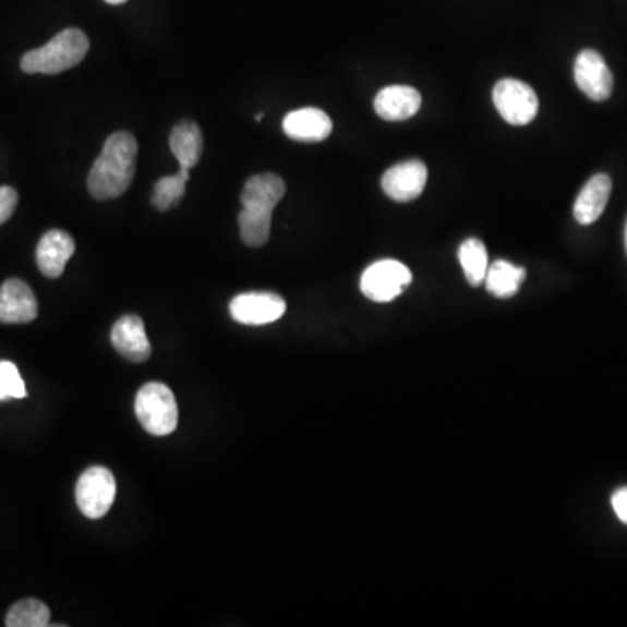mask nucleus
Returning <instances> with one entry per match:
<instances>
[{
	"mask_svg": "<svg viewBox=\"0 0 627 627\" xmlns=\"http://www.w3.org/2000/svg\"><path fill=\"white\" fill-rule=\"evenodd\" d=\"M262 119H264V113H262V112L256 113V116H255V121H256V122H260V121H262Z\"/></svg>",
	"mask_w": 627,
	"mask_h": 627,
	"instance_id": "a878e982",
	"label": "nucleus"
},
{
	"mask_svg": "<svg viewBox=\"0 0 627 627\" xmlns=\"http://www.w3.org/2000/svg\"><path fill=\"white\" fill-rule=\"evenodd\" d=\"M285 192V180L274 173L255 174L248 180L241 194L243 212L239 213V229L244 244L251 248L267 244L273 212Z\"/></svg>",
	"mask_w": 627,
	"mask_h": 627,
	"instance_id": "f03ea898",
	"label": "nucleus"
},
{
	"mask_svg": "<svg viewBox=\"0 0 627 627\" xmlns=\"http://www.w3.org/2000/svg\"><path fill=\"white\" fill-rule=\"evenodd\" d=\"M39 314V303L31 286L22 279H8L0 286V323L25 325Z\"/></svg>",
	"mask_w": 627,
	"mask_h": 627,
	"instance_id": "9b49d317",
	"label": "nucleus"
},
{
	"mask_svg": "<svg viewBox=\"0 0 627 627\" xmlns=\"http://www.w3.org/2000/svg\"><path fill=\"white\" fill-rule=\"evenodd\" d=\"M574 77L580 92L593 101H605L614 89V75L600 52L584 49L574 67Z\"/></svg>",
	"mask_w": 627,
	"mask_h": 627,
	"instance_id": "1a4fd4ad",
	"label": "nucleus"
},
{
	"mask_svg": "<svg viewBox=\"0 0 627 627\" xmlns=\"http://www.w3.org/2000/svg\"><path fill=\"white\" fill-rule=\"evenodd\" d=\"M138 143L125 131L110 134L87 177L89 194L98 201L118 200L130 189L136 173Z\"/></svg>",
	"mask_w": 627,
	"mask_h": 627,
	"instance_id": "f257e3e1",
	"label": "nucleus"
},
{
	"mask_svg": "<svg viewBox=\"0 0 627 627\" xmlns=\"http://www.w3.org/2000/svg\"><path fill=\"white\" fill-rule=\"evenodd\" d=\"M612 507H614L615 515L627 524V486L626 489H620L612 495Z\"/></svg>",
	"mask_w": 627,
	"mask_h": 627,
	"instance_id": "b1692460",
	"label": "nucleus"
},
{
	"mask_svg": "<svg viewBox=\"0 0 627 627\" xmlns=\"http://www.w3.org/2000/svg\"><path fill=\"white\" fill-rule=\"evenodd\" d=\"M494 104L502 119L513 125L530 124L539 112L535 92L518 79H502L495 84Z\"/></svg>",
	"mask_w": 627,
	"mask_h": 627,
	"instance_id": "0eeeda50",
	"label": "nucleus"
},
{
	"mask_svg": "<svg viewBox=\"0 0 627 627\" xmlns=\"http://www.w3.org/2000/svg\"><path fill=\"white\" fill-rule=\"evenodd\" d=\"M524 277H527V270L523 267H516L506 260H497L490 265L489 273H486V290L497 299H510L518 293Z\"/></svg>",
	"mask_w": 627,
	"mask_h": 627,
	"instance_id": "a211bd4d",
	"label": "nucleus"
},
{
	"mask_svg": "<svg viewBox=\"0 0 627 627\" xmlns=\"http://www.w3.org/2000/svg\"><path fill=\"white\" fill-rule=\"evenodd\" d=\"M189 178H191V169L180 166V171L173 177H165L157 180L156 185H154V194H152L154 208L159 209V212L173 209L185 195Z\"/></svg>",
	"mask_w": 627,
	"mask_h": 627,
	"instance_id": "aec40b11",
	"label": "nucleus"
},
{
	"mask_svg": "<svg viewBox=\"0 0 627 627\" xmlns=\"http://www.w3.org/2000/svg\"><path fill=\"white\" fill-rule=\"evenodd\" d=\"M116 478L107 468H89L79 478L75 501L86 518L100 519L109 513L116 498Z\"/></svg>",
	"mask_w": 627,
	"mask_h": 627,
	"instance_id": "423d86ee",
	"label": "nucleus"
},
{
	"mask_svg": "<svg viewBox=\"0 0 627 627\" xmlns=\"http://www.w3.org/2000/svg\"><path fill=\"white\" fill-rule=\"evenodd\" d=\"M286 302L282 297L267 291L238 294L230 302V316L241 325L264 326L285 316Z\"/></svg>",
	"mask_w": 627,
	"mask_h": 627,
	"instance_id": "6e6552de",
	"label": "nucleus"
},
{
	"mask_svg": "<svg viewBox=\"0 0 627 627\" xmlns=\"http://www.w3.org/2000/svg\"><path fill=\"white\" fill-rule=\"evenodd\" d=\"M89 51V39L79 28H67L43 48L26 52L22 70L26 74L55 75L79 65Z\"/></svg>",
	"mask_w": 627,
	"mask_h": 627,
	"instance_id": "7ed1b4c3",
	"label": "nucleus"
},
{
	"mask_svg": "<svg viewBox=\"0 0 627 627\" xmlns=\"http://www.w3.org/2000/svg\"><path fill=\"white\" fill-rule=\"evenodd\" d=\"M459 262L469 285L481 286L489 273V251L480 239L471 238L463 241L459 248Z\"/></svg>",
	"mask_w": 627,
	"mask_h": 627,
	"instance_id": "6ab92c4d",
	"label": "nucleus"
},
{
	"mask_svg": "<svg viewBox=\"0 0 627 627\" xmlns=\"http://www.w3.org/2000/svg\"><path fill=\"white\" fill-rule=\"evenodd\" d=\"M612 178L608 174H594L577 195L574 204V217L580 226H591L602 217L611 200Z\"/></svg>",
	"mask_w": 627,
	"mask_h": 627,
	"instance_id": "dca6fc26",
	"label": "nucleus"
},
{
	"mask_svg": "<svg viewBox=\"0 0 627 627\" xmlns=\"http://www.w3.org/2000/svg\"><path fill=\"white\" fill-rule=\"evenodd\" d=\"M105 2H107V4L119 5L124 4L128 0H105Z\"/></svg>",
	"mask_w": 627,
	"mask_h": 627,
	"instance_id": "393cba45",
	"label": "nucleus"
},
{
	"mask_svg": "<svg viewBox=\"0 0 627 627\" xmlns=\"http://www.w3.org/2000/svg\"><path fill=\"white\" fill-rule=\"evenodd\" d=\"M110 338H112L116 351L125 360L133 361V363H143V361H147L150 358L152 346L148 342L147 334H145V325H143L142 317L133 316V314L122 316L113 325Z\"/></svg>",
	"mask_w": 627,
	"mask_h": 627,
	"instance_id": "f8f14e48",
	"label": "nucleus"
},
{
	"mask_svg": "<svg viewBox=\"0 0 627 627\" xmlns=\"http://www.w3.org/2000/svg\"><path fill=\"white\" fill-rule=\"evenodd\" d=\"M17 194L13 186H0V226L13 217Z\"/></svg>",
	"mask_w": 627,
	"mask_h": 627,
	"instance_id": "5701e85b",
	"label": "nucleus"
},
{
	"mask_svg": "<svg viewBox=\"0 0 627 627\" xmlns=\"http://www.w3.org/2000/svg\"><path fill=\"white\" fill-rule=\"evenodd\" d=\"M134 411L140 424L152 436L162 437L173 433L178 425V405L168 385L150 382L136 394Z\"/></svg>",
	"mask_w": 627,
	"mask_h": 627,
	"instance_id": "20e7f679",
	"label": "nucleus"
},
{
	"mask_svg": "<svg viewBox=\"0 0 627 627\" xmlns=\"http://www.w3.org/2000/svg\"><path fill=\"white\" fill-rule=\"evenodd\" d=\"M286 136L297 142H323L334 131L328 113L319 109H300L288 113L282 121Z\"/></svg>",
	"mask_w": 627,
	"mask_h": 627,
	"instance_id": "2eb2a0df",
	"label": "nucleus"
},
{
	"mask_svg": "<svg viewBox=\"0 0 627 627\" xmlns=\"http://www.w3.org/2000/svg\"><path fill=\"white\" fill-rule=\"evenodd\" d=\"M626 251H627V226H626Z\"/></svg>",
	"mask_w": 627,
	"mask_h": 627,
	"instance_id": "bb28decb",
	"label": "nucleus"
},
{
	"mask_svg": "<svg viewBox=\"0 0 627 627\" xmlns=\"http://www.w3.org/2000/svg\"><path fill=\"white\" fill-rule=\"evenodd\" d=\"M375 112L384 121L399 122L413 118L422 107V96L411 86H387L375 96Z\"/></svg>",
	"mask_w": 627,
	"mask_h": 627,
	"instance_id": "ddd939ff",
	"label": "nucleus"
},
{
	"mask_svg": "<svg viewBox=\"0 0 627 627\" xmlns=\"http://www.w3.org/2000/svg\"><path fill=\"white\" fill-rule=\"evenodd\" d=\"M411 282L410 268L398 260H381L361 276L360 288L372 302L387 303L398 299Z\"/></svg>",
	"mask_w": 627,
	"mask_h": 627,
	"instance_id": "39448f33",
	"label": "nucleus"
},
{
	"mask_svg": "<svg viewBox=\"0 0 627 627\" xmlns=\"http://www.w3.org/2000/svg\"><path fill=\"white\" fill-rule=\"evenodd\" d=\"M49 620H51V612L48 605L34 598L17 602L5 615L8 627H46L49 626Z\"/></svg>",
	"mask_w": 627,
	"mask_h": 627,
	"instance_id": "412c9836",
	"label": "nucleus"
},
{
	"mask_svg": "<svg viewBox=\"0 0 627 627\" xmlns=\"http://www.w3.org/2000/svg\"><path fill=\"white\" fill-rule=\"evenodd\" d=\"M25 396V382L20 376L16 364L0 361V401L9 398L23 399Z\"/></svg>",
	"mask_w": 627,
	"mask_h": 627,
	"instance_id": "4be33fe9",
	"label": "nucleus"
},
{
	"mask_svg": "<svg viewBox=\"0 0 627 627\" xmlns=\"http://www.w3.org/2000/svg\"><path fill=\"white\" fill-rule=\"evenodd\" d=\"M427 168L422 160H405L385 171L382 189L396 203H410L424 192Z\"/></svg>",
	"mask_w": 627,
	"mask_h": 627,
	"instance_id": "9d476101",
	"label": "nucleus"
},
{
	"mask_svg": "<svg viewBox=\"0 0 627 627\" xmlns=\"http://www.w3.org/2000/svg\"><path fill=\"white\" fill-rule=\"evenodd\" d=\"M169 147L182 168H194L203 156L204 140L200 125L185 121L174 125L169 136Z\"/></svg>",
	"mask_w": 627,
	"mask_h": 627,
	"instance_id": "f3484780",
	"label": "nucleus"
},
{
	"mask_svg": "<svg viewBox=\"0 0 627 627\" xmlns=\"http://www.w3.org/2000/svg\"><path fill=\"white\" fill-rule=\"evenodd\" d=\"M75 251L74 239L63 230H49L37 246V265L40 273L49 279H57L65 270L67 262Z\"/></svg>",
	"mask_w": 627,
	"mask_h": 627,
	"instance_id": "4468645a",
	"label": "nucleus"
}]
</instances>
